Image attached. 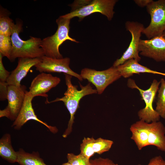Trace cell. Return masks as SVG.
<instances>
[{"instance_id": "obj_17", "label": "cell", "mask_w": 165, "mask_h": 165, "mask_svg": "<svg viewBox=\"0 0 165 165\" xmlns=\"http://www.w3.org/2000/svg\"><path fill=\"white\" fill-rule=\"evenodd\" d=\"M0 156L10 163L17 162V152L12 147L11 135L9 134H5L0 139Z\"/></svg>"}, {"instance_id": "obj_31", "label": "cell", "mask_w": 165, "mask_h": 165, "mask_svg": "<svg viewBox=\"0 0 165 165\" xmlns=\"http://www.w3.org/2000/svg\"><path fill=\"white\" fill-rule=\"evenodd\" d=\"M162 35L165 38V30L163 31Z\"/></svg>"}, {"instance_id": "obj_11", "label": "cell", "mask_w": 165, "mask_h": 165, "mask_svg": "<svg viewBox=\"0 0 165 165\" xmlns=\"http://www.w3.org/2000/svg\"><path fill=\"white\" fill-rule=\"evenodd\" d=\"M70 59L66 57L56 59L44 56L40 61L35 66L36 69L40 73H63L77 78L82 81L83 79L80 74L73 71L69 67Z\"/></svg>"}, {"instance_id": "obj_2", "label": "cell", "mask_w": 165, "mask_h": 165, "mask_svg": "<svg viewBox=\"0 0 165 165\" xmlns=\"http://www.w3.org/2000/svg\"><path fill=\"white\" fill-rule=\"evenodd\" d=\"M67 90L64 93V95L61 98L57 97L55 100L49 101L47 100L46 104L62 101L64 104L70 115V118L68 123V127L62 135L63 137L66 138L71 133L75 119V115L78 108L79 107V104L80 100L85 96L97 93L96 89H94L89 82L85 86H82L80 83V90L78 89V86L73 85L71 82L72 76L64 74Z\"/></svg>"}, {"instance_id": "obj_12", "label": "cell", "mask_w": 165, "mask_h": 165, "mask_svg": "<svg viewBox=\"0 0 165 165\" xmlns=\"http://www.w3.org/2000/svg\"><path fill=\"white\" fill-rule=\"evenodd\" d=\"M138 51L142 56L157 62L165 61V38L160 35L150 39H141Z\"/></svg>"}, {"instance_id": "obj_29", "label": "cell", "mask_w": 165, "mask_h": 165, "mask_svg": "<svg viewBox=\"0 0 165 165\" xmlns=\"http://www.w3.org/2000/svg\"><path fill=\"white\" fill-rule=\"evenodd\" d=\"M152 0H134V2L138 6L141 7H146L152 2Z\"/></svg>"}, {"instance_id": "obj_1", "label": "cell", "mask_w": 165, "mask_h": 165, "mask_svg": "<svg viewBox=\"0 0 165 165\" xmlns=\"http://www.w3.org/2000/svg\"><path fill=\"white\" fill-rule=\"evenodd\" d=\"M131 138L139 150L148 145H153L165 152V127L159 121L147 123L140 119L131 125Z\"/></svg>"}, {"instance_id": "obj_23", "label": "cell", "mask_w": 165, "mask_h": 165, "mask_svg": "<svg viewBox=\"0 0 165 165\" xmlns=\"http://www.w3.org/2000/svg\"><path fill=\"white\" fill-rule=\"evenodd\" d=\"M67 157L68 162L72 165H91L90 159L81 153L78 155L72 153H68Z\"/></svg>"}, {"instance_id": "obj_14", "label": "cell", "mask_w": 165, "mask_h": 165, "mask_svg": "<svg viewBox=\"0 0 165 165\" xmlns=\"http://www.w3.org/2000/svg\"><path fill=\"white\" fill-rule=\"evenodd\" d=\"M60 82L61 79L58 77L53 76L50 73H41L33 79L28 92L35 97L41 96L47 98L46 93Z\"/></svg>"}, {"instance_id": "obj_8", "label": "cell", "mask_w": 165, "mask_h": 165, "mask_svg": "<svg viewBox=\"0 0 165 165\" xmlns=\"http://www.w3.org/2000/svg\"><path fill=\"white\" fill-rule=\"evenodd\" d=\"M80 75L83 79H87L95 86L99 94H102L108 85L122 76L117 67L113 66L101 71L84 68L82 70Z\"/></svg>"}, {"instance_id": "obj_27", "label": "cell", "mask_w": 165, "mask_h": 165, "mask_svg": "<svg viewBox=\"0 0 165 165\" xmlns=\"http://www.w3.org/2000/svg\"><path fill=\"white\" fill-rule=\"evenodd\" d=\"M8 85L6 82H0V97L1 101L7 99Z\"/></svg>"}, {"instance_id": "obj_10", "label": "cell", "mask_w": 165, "mask_h": 165, "mask_svg": "<svg viewBox=\"0 0 165 165\" xmlns=\"http://www.w3.org/2000/svg\"><path fill=\"white\" fill-rule=\"evenodd\" d=\"M27 91L25 85H8L7 96L8 105L5 108L0 110V117H6L14 121L22 107Z\"/></svg>"}, {"instance_id": "obj_19", "label": "cell", "mask_w": 165, "mask_h": 165, "mask_svg": "<svg viewBox=\"0 0 165 165\" xmlns=\"http://www.w3.org/2000/svg\"><path fill=\"white\" fill-rule=\"evenodd\" d=\"M9 12L1 6L0 10V35L11 36L14 22L9 16Z\"/></svg>"}, {"instance_id": "obj_26", "label": "cell", "mask_w": 165, "mask_h": 165, "mask_svg": "<svg viewBox=\"0 0 165 165\" xmlns=\"http://www.w3.org/2000/svg\"><path fill=\"white\" fill-rule=\"evenodd\" d=\"M90 161L91 165H118L108 158L99 157L94 160H90Z\"/></svg>"}, {"instance_id": "obj_4", "label": "cell", "mask_w": 165, "mask_h": 165, "mask_svg": "<svg viewBox=\"0 0 165 165\" xmlns=\"http://www.w3.org/2000/svg\"><path fill=\"white\" fill-rule=\"evenodd\" d=\"M70 20L61 16L56 20L58 27L55 33L42 40L41 47L44 52L45 56L54 58H63L59 49L64 41L68 40L77 43L79 42L69 35Z\"/></svg>"}, {"instance_id": "obj_18", "label": "cell", "mask_w": 165, "mask_h": 165, "mask_svg": "<svg viewBox=\"0 0 165 165\" xmlns=\"http://www.w3.org/2000/svg\"><path fill=\"white\" fill-rule=\"evenodd\" d=\"M16 152L17 163L20 165H47L38 152L33 151L30 153L21 148Z\"/></svg>"}, {"instance_id": "obj_6", "label": "cell", "mask_w": 165, "mask_h": 165, "mask_svg": "<svg viewBox=\"0 0 165 165\" xmlns=\"http://www.w3.org/2000/svg\"><path fill=\"white\" fill-rule=\"evenodd\" d=\"M118 1L117 0H94L86 5L61 16L64 18L70 19L77 17L79 18V21H81L86 16L98 12L105 16L108 20L111 21L115 13L114 6Z\"/></svg>"}, {"instance_id": "obj_9", "label": "cell", "mask_w": 165, "mask_h": 165, "mask_svg": "<svg viewBox=\"0 0 165 165\" xmlns=\"http://www.w3.org/2000/svg\"><path fill=\"white\" fill-rule=\"evenodd\" d=\"M125 27L131 34V40L129 46L121 57L114 62L112 66L114 67H116L130 59H134L138 62L141 60L138 47L141 34L145 28L142 23L129 21L126 22Z\"/></svg>"}, {"instance_id": "obj_28", "label": "cell", "mask_w": 165, "mask_h": 165, "mask_svg": "<svg viewBox=\"0 0 165 165\" xmlns=\"http://www.w3.org/2000/svg\"><path fill=\"white\" fill-rule=\"evenodd\" d=\"M147 165H165V160L160 156H155L150 159Z\"/></svg>"}, {"instance_id": "obj_30", "label": "cell", "mask_w": 165, "mask_h": 165, "mask_svg": "<svg viewBox=\"0 0 165 165\" xmlns=\"http://www.w3.org/2000/svg\"><path fill=\"white\" fill-rule=\"evenodd\" d=\"M62 165H72L71 163L68 162L63 163Z\"/></svg>"}, {"instance_id": "obj_13", "label": "cell", "mask_w": 165, "mask_h": 165, "mask_svg": "<svg viewBox=\"0 0 165 165\" xmlns=\"http://www.w3.org/2000/svg\"><path fill=\"white\" fill-rule=\"evenodd\" d=\"M35 97L27 91L21 109L16 119L14 121L12 127L16 130H20L28 121L34 120L45 126L51 132L55 133L58 131L56 127L48 125L39 119L36 115L32 107V101Z\"/></svg>"}, {"instance_id": "obj_20", "label": "cell", "mask_w": 165, "mask_h": 165, "mask_svg": "<svg viewBox=\"0 0 165 165\" xmlns=\"http://www.w3.org/2000/svg\"><path fill=\"white\" fill-rule=\"evenodd\" d=\"M160 85L158 90V94L155 110L160 117L165 119V80L163 78L160 80Z\"/></svg>"}, {"instance_id": "obj_24", "label": "cell", "mask_w": 165, "mask_h": 165, "mask_svg": "<svg viewBox=\"0 0 165 165\" xmlns=\"http://www.w3.org/2000/svg\"><path fill=\"white\" fill-rule=\"evenodd\" d=\"M93 138V137L84 138L80 145V153L89 159H90V158L95 154L91 148Z\"/></svg>"}, {"instance_id": "obj_16", "label": "cell", "mask_w": 165, "mask_h": 165, "mask_svg": "<svg viewBox=\"0 0 165 165\" xmlns=\"http://www.w3.org/2000/svg\"><path fill=\"white\" fill-rule=\"evenodd\" d=\"M116 67L121 76L125 78L130 77L134 74H140V73L159 74L165 76V73L152 70L139 64L138 62L133 59L127 61Z\"/></svg>"}, {"instance_id": "obj_21", "label": "cell", "mask_w": 165, "mask_h": 165, "mask_svg": "<svg viewBox=\"0 0 165 165\" xmlns=\"http://www.w3.org/2000/svg\"><path fill=\"white\" fill-rule=\"evenodd\" d=\"M113 143V141L110 140L101 138L95 139L93 138L91 143V148L94 154L97 153L101 154L108 151Z\"/></svg>"}, {"instance_id": "obj_7", "label": "cell", "mask_w": 165, "mask_h": 165, "mask_svg": "<svg viewBox=\"0 0 165 165\" xmlns=\"http://www.w3.org/2000/svg\"><path fill=\"white\" fill-rule=\"evenodd\" d=\"M146 8L151 21L142 33L148 39L162 35L165 30V0L153 1Z\"/></svg>"}, {"instance_id": "obj_3", "label": "cell", "mask_w": 165, "mask_h": 165, "mask_svg": "<svg viewBox=\"0 0 165 165\" xmlns=\"http://www.w3.org/2000/svg\"><path fill=\"white\" fill-rule=\"evenodd\" d=\"M22 25L21 21H17L13 26L11 36L12 49L9 60L11 62L17 58H34L45 56L41 47L42 40L41 38L30 36L28 39L24 40L20 37L19 34L22 30Z\"/></svg>"}, {"instance_id": "obj_15", "label": "cell", "mask_w": 165, "mask_h": 165, "mask_svg": "<svg viewBox=\"0 0 165 165\" xmlns=\"http://www.w3.org/2000/svg\"><path fill=\"white\" fill-rule=\"evenodd\" d=\"M41 58H19L16 68L10 73L6 81L8 85L20 86V82L26 76L30 69L38 63Z\"/></svg>"}, {"instance_id": "obj_22", "label": "cell", "mask_w": 165, "mask_h": 165, "mask_svg": "<svg viewBox=\"0 0 165 165\" xmlns=\"http://www.w3.org/2000/svg\"><path fill=\"white\" fill-rule=\"evenodd\" d=\"M12 49L11 36L0 35V53L9 60Z\"/></svg>"}, {"instance_id": "obj_25", "label": "cell", "mask_w": 165, "mask_h": 165, "mask_svg": "<svg viewBox=\"0 0 165 165\" xmlns=\"http://www.w3.org/2000/svg\"><path fill=\"white\" fill-rule=\"evenodd\" d=\"M3 56L0 53V82H6L9 77L10 73L5 68L3 64Z\"/></svg>"}, {"instance_id": "obj_5", "label": "cell", "mask_w": 165, "mask_h": 165, "mask_svg": "<svg viewBox=\"0 0 165 165\" xmlns=\"http://www.w3.org/2000/svg\"><path fill=\"white\" fill-rule=\"evenodd\" d=\"M160 83V81L158 82L154 79L149 88L143 90L136 85L134 79L130 78L127 81L128 87L132 89H137L139 92L141 99L145 102V107L138 112V116L140 119L143 120L147 123L158 121L160 119V116L153 108V103Z\"/></svg>"}]
</instances>
